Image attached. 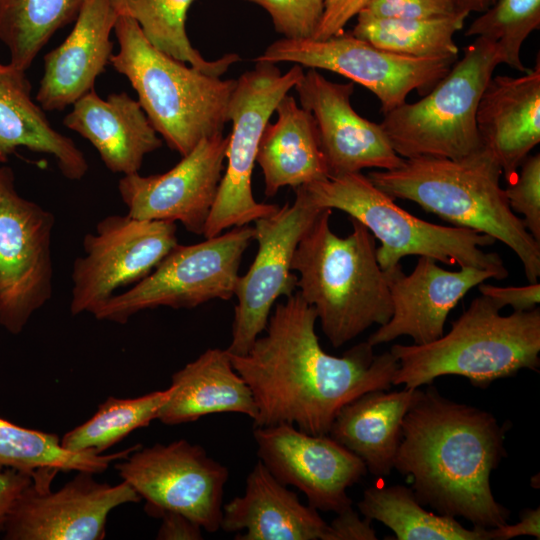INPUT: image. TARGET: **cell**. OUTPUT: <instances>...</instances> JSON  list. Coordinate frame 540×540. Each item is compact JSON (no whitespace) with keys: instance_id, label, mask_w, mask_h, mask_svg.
I'll list each match as a JSON object with an SVG mask.
<instances>
[{"instance_id":"cell-23","label":"cell","mask_w":540,"mask_h":540,"mask_svg":"<svg viewBox=\"0 0 540 540\" xmlns=\"http://www.w3.org/2000/svg\"><path fill=\"white\" fill-rule=\"evenodd\" d=\"M63 124L85 138L112 173H138L144 157L162 146L138 100L126 92L101 98L94 89L83 95Z\"/></svg>"},{"instance_id":"cell-14","label":"cell","mask_w":540,"mask_h":540,"mask_svg":"<svg viewBox=\"0 0 540 540\" xmlns=\"http://www.w3.org/2000/svg\"><path fill=\"white\" fill-rule=\"evenodd\" d=\"M174 222L109 215L83 238L72 268L70 312L93 313L116 292L149 275L178 244Z\"/></svg>"},{"instance_id":"cell-19","label":"cell","mask_w":540,"mask_h":540,"mask_svg":"<svg viewBox=\"0 0 540 540\" xmlns=\"http://www.w3.org/2000/svg\"><path fill=\"white\" fill-rule=\"evenodd\" d=\"M294 88L301 107L315 118L329 177L366 168L391 170L403 163L380 124L363 118L352 107L354 82H332L309 68Z\"/></svg>"},{"instance_id":"cell-29","label":"cell","mask_w":540,"mask_h":540,"mask_svg":"<svg viewBox=\"0 0 540 540\" xmlns=\"http://www.w3.org/2000/svg\"><path fill=\"white\" fill-rule=\"evenodd\" d=\"M357 507L365 518L391 529L397 540H491L489 529H467L454 517L426 511L403 485L369 487Z\"/></svg>"},{"instance_id":"cell-39","label":"cell","mask_w":540,"mask_h":540,"mask_svg":"<svg viewBox=\"0 0 540 540\" xmlns=\"http://www.w3.org/2000/svg\"><path fill=\"white\" fill-rule=\"evenodd\" d=\"M369 0H324V13L312 39L325 40L344 32L347 23Z\"/></svg>"},{"instance_id":"cell-3","label":"cell","mask_w":540,"mask_h":540,"mask_svg":"<svg viewBox=\"0 0 540 540\" xmlns=\"http://www.w3.org/2000/svg\"><path fill=\"white\" fill-rule=\"evenodd\" d=\"M501 175L497 159L483 145L460 159H404L399 167L370 172L368 178L392 199L413 201L454 226L501 241L517 255L529 283H535L540 276V242L511 210Z\"/></svg>"},{"instance_id":"cell-4","label":"cell","mask_w":540,"mask_h":540,"mask_svg":"<svg viewBox=\"0 0 540 540\" xmlns=\"http://www.w3.org/2000/svg\"><path fill=\"white\" fill-rule=\"evenodd\" d=\"M325 208L299 241L292 260L300 296L314 307L333 347L355 339L392 315L387 274L378 263L375 237L350 217L352 232L340 237Z\"/></svg>"},{"instance_id":"cell-5","label":"cell","mask_w":540,"mask_h":540,"mask_svg":"<svg viewBox=\"0 0 540 540\" xmlns=\"http://www.w3.org/2000/svg\"><path fill=\"white\" fill-rule=\"evenodd\" d=\"M486 296L474 298L450 331L422 345L395 344L390 353L398 362L392 385H430L441 376L467 378L478 388L540 365V309L503 316Z\"/></svg>"},{"instance_id":"cell-8","label":"cell","mask_w":540,"mask_h":540,"mask_svg":"<svg viewBox=\"0 0 540 540\" xmlns=\"http://www.w3.org/2000/svg\"><path fill=\"white\" fill-rule=\"evenodd\" d=\"M499 64L502 57L496 45L476 37L422 99L385 113L379 124L395 152L404 159H460L480 149L477 107Z\"/></svg>"},{"instance_id":"cell-42","label":"cell","mask_w":540,"mask_h":540,"mask_svg":"<svg viewBox=\"0 0 540 540\" xmlns=\"http://www.w3.org/2000/svg\"><path fill=\"white\" fill-rule=\"evenodd\" d=\"M32 481V474L10 468L0 470V531L19 496Z\"/></svg>"},{"instance_id":"cell-36","label":"cell","mask_w":540,"mask_h":540,"mask_svg":"<svg viewBox=\"0 0 540 540\" xmlns=\"http://www.w3.org/2000/svg\"><path fill=\"white\" fill-rule=\"evenodd\" d=\"M270 15L275 30L286 39L313 38L323 17L324 0H244Z\"/></svg>"},{"instance_id":"cell-26","label":"cell","mask_w":540,"mask_h":540,"mask_svg":"<svg viewBox=\"0 0 540 540\" xmlns=\"http://www.w3.org/2000/svg\"><path fill=\"white\" fill-rule=\"evenodd\" d=\"M26 71L0 63V165L20 147L51 155L61 174L81 180L88 171L83 152L55 130L43 109L31 98Z\"/></svg>"},{"instance_id":"cell-31","label":"cell","mask_w":540,"mask_h":540,"mask_svg":"<svg viewBox=\"0 0 540 540\" xmlns=\"http://www.w3.org/2000/svg\"><path fill=\"white\" fill-rule=\"evenodd\" d=\"M111 1L119 16L136 21L155 48L206 74L220 77L240 60L237 54L229 53L209 61L192 46L186 33V17L193 0Z\"/></svg>"},{"instance_id":"cell-27","label":"cell","mask_w":540,"mask_h":540,"mask_svg":"<svg viewBox=\"0 0 540 540\" xmlns=\"http://www.w3.org/2000/svg\"><path fill=\"white\" fill-rule=\"evenodd\" d=\"M418 391L404 387L366 392L339 410L328 435L358 456L369 473L388 476L402 440L404 416Z\"/></svg>"},{"instance_id":"cell-30","label":"cell","mask_w":540,"mask_h":540,"mask_svg":"<svg viewBox=\"0 0 540 540\" xmlns=\"http://www.w3.org/2000/svg\"><path fill=\"white\" fill-rule=\"evenodd\" d=\"M140 445L106 455L73 452L61 446L57 434L25 428L0 417V470L10 468L32 475L46 469L99 474Z\"/></svg>"},{"instance_id":"cell-25","label":"cell","mask_w":540,"mask_h":540,"mask_svg":"<svg viewBox=\"0 0 540 540\" xmlns=\"http://www.w3.org/2000/svg\"><path fill=\"white\" fill-rule=\"evenodd\" d=\"M171 379L172 393L157 416L165 425L193 422L213 413H240L253 421L258 415L252 391L226 349H207Z\"/></svg>"},{"instance_id":"cell-7","label":"cell","mask_w":540,"mask_h":540,"mask_svg":"<svg viewBox=\"0 0 540 540\" xmlns=\"http://www.w3.org/2000/svg\"><path fill=\"white\" fill-rule=\"evenodd\" d=\"M318 208L338 209L362 223L381 245L378 263L389 271L405 256H427L437 262L490 271L503 280L508 270L495 252L482 247L496 240L474 230L433 224L398 206L361 172L343 174L302 186Z\"/></svg>"},{"instance_id":"cell-34","label":"cell","mask_w":540,"mask_h":540,"mask_svg":"<svg viewBox=\"0 0 540 540\" xmlns=\"http://www.w3.org/2000/svg\"><path fill=\"white\" fill-rule=\"evenodd\" d=\"M172 393V386L135 398L108 397L84 423L66 432L61 446L73 452L102 454L138 428L157 419Z\"/></svg>"},{"instance_id":"cell-13","label":"cell","mask_w":540,"mask_h":540,"mask_svg":"<svg viewBox=\"0 0 540 540\" xmlns=\"http://www.w3.org/2000/svg\"><path fill=\"white\" fill-rule=\"evenodd\" d=\"M255 61L294 62L338 73L375 96L385 114L404 104L416 90L427 94L457 58L422 59L379 49L345 31L325 40L286 39L271 43Z\"/></svg>"},{"instance_id":"cell-18","label":"cell","mask_w":540,"mask_h":540,"mask_svg":"<svg viewBox=\"0 0 540 540\" xmlns=\"http://www.w3.org/2000/svg\"><path fill=\"white\" fill-rule=\"evenodd\" d=\"M229 136L201 140L170 170L161 174L123 176L118 190L130 216L180 222L203 235L224 171Z\"/></svg>"},{"instance_id":"cell-20","label":"cell","mask_w":540,"mask_h":540,"mask_svg":"<svg viewBox=\"0 0 540 540\" xmlns=\"http://www.w3.org/2000/svg\"><path fill=\"white\" fill-rule=\"evenodd\" d=\"M385 272L393 311L367 339L373 347L401 336L411 337L416 345L438 339L449 313L467 292L494 278L490 271L476 267L448 271L427 256H420L408 275L401 264Z\"/></svg>"},{"instance_id":"cell-12","label":"cell","mask_w":540,"mask_h":540,"mask_svg":"<svg viewBox=\"0 0 540 540\" xmlns=\"http://www.w3.org/2000/svg\"><path fill=\"white\" fill-rule=\"evenodd\" d=\"M114 464L122 480L146 501L148 515L158 518L162 512L173 511L208 532L220 529L229 471L200 445L185 439L141 445Z\"/></svg>"},{"instance_id":"cell-9","label":"cell","mask_w":540,"mask_h":540,"mask_svg":"<svg viewBox=\"0 0 540 540\" xmlns=\"http://www.w3.org/2000/svg\"><path fill=\"white\" fill-rule=\"evenodd\" d=\"M252 240L253 227L244 225L196 244H177L149 275L92 315L125 324L147 309H191L213 299L229 300L235 296L241 259Z\"/></svg>"},{"instance_id":"cell-28","label":"cell","mask_w":540,"mask_h":540,"mask_svg":"<svg viewBox=\"0 0 540 540\" xmlns=\"http://www.w3.org/2000/svg\"><path fill=\"white\" fill-rule=\"evenodd\" d=\"M275 111L278 118L266 125L256 156L267 197L285 186L296 189L329 178L312 113L299 107L288 94Z\"/></svg>"},{"instance_id":"cell-45","label":"cell","mask_w":540,"mask_h":540,"mask_svg":"<svg viewBox=\"0 0 540 540\" xmlns=\"http://www.w3.org/2000/svg\"><path fill=\"white\" fill-rule=\"evenodd\" d=\"M455 2L461 12L469 15L471 12H484L492 6L496 0H455Z\"/></svg>"},{"instance_id":"cell-37","label":"cell","mask_w":540,"mask_h":540,"mask_svg":"<svg viewBox=\"0 0 540 540\" xmlns=\"http://www.w3.org/2000/svg\"><path fill=\"white\" fill-rule=\"evenodd\" d=\"M511 210L523 215V224L540 242V155L527 156L521 171L504 189Z\"/></svg>"},{"instance_id":"cell-2","label":"cell","mask_w":540,"mask_h":540,"mask_svg":"<svg viewBox=\"0 0 540 540\" xmlns=\"http://www.w3.org/2000/svg\"><path fill=\"white\" fill-rule=\"evenodd\" d=\"M506 424L488 411L452 401L432 384L406 412L394 468L410 478L422 505L486 529L507 523L490 476L506 457Z\"/></svg>"},{"instance_id":"cell-6","label":"cell","mask_w":540,"mask_h":540,"mask_svg":"<svg viewBox=\"0 0 540 540\" xmlns=\"http://www.w3.org/2000/svg\"><path fill=\"white\" fill-rule=\"evenodd\" d=\"M119 51L110 58L138 95L156 132L181 157L203 139L223 133L236 80H222L155 48L133 19L119 16Z\"/></svg>"},{"instance_id":"cell-15","label":"cell","mask_w":540,"mask_h":540,"mask_svg":"<svg viewBox=\"0 0 540 540\" xmlns=\"http://www.w3.org/2000/svg\"><path fill=\"white\" fill-rule=\"evenodd\" d=\"M295 193L292 204L287 202L273 214L255 221L258 251L236 286L232 339L226 349L231 354H246L264 332L277 299L296 291L298 277L291 272L293 256L323 209L310 201L302 186Z\"/></svg>"},{"instance_id":"cell-17","label":"cell","mask_w":540,"mask_h":540,"mask_svg":"<svg viewBox=\"0 0 540 540\" xmlns=\"http://www.w3.org/2000/svg\"><path fill=\"white\" fill-rule=\"evenodd\" d=\"M260 461L282 484L302 491L318 511L352 506L347 489L366 474L364 462L329 435H312L290 424L254 427Z\"/></svg>"},{"instance_id":"cell-35","label":"cell","mask_w":540,"mask_h":540,"mask_svg":"<svg viewBox=\"0 0 540 540\" xmlns=\"http://www.w3.org/2000/svg\"><path fill=\"white\" fill-rule=\"evenodd\" d=\"M540 27V0H496L466 29L465 36L483 37L498 48L502 64L526 73L521 47Z\"/></svg>"},{"instance_id":"cell-24","label":"cell","mask_w":540,"mask_h":540,"mask_svg":"<svg viewBox=\"0 0 540 540\" xmlns=\"http://www.w3.org/2000/svg\"><path fill=\"white\" fill-rule=\"evenodd\" d=\"M220 529L237 540H328L329 524L311 505L279 482L259 460L244 493L223 505Z\"/></svg>"},{"instance_id":"cell-10","label":"cell","mask_w":540,"mask_h":540,"mask_svg":"<svg viewBox=\"0 0 540 540\" xmlns=\"http://www.w3.org/2000/svg\"><path fill=\"white\" fill-rule=\"evenodd\" d=\"M303 75V67L299 64L282 74L275 63L256 61L254 69L236 80L228 108L232 132L228 135L227 164L205 225V238L248 225L279 208L278 205L255 200L252 172L259 143L271 115Z\"/></svg>"},{"instance_id":"cell-40","label":"cell","mask_w":540,"mask_h":540,"mask_svg":"<svg viewBox=\"0 0 540 540\" xmlns=\"http://www.w3.org/2000/svg\"><path fill=\"white\" fill-rule=\"evenodd\" d=\"M481 295L488 297L501 309L511 306L514 311H528L540 302V284L530 283L521 287H499L481 283L478 285Z\"/></svg>"},{"instance_id":"cell-44","label":"cell","mask_w":540,"mask_h":540,"mask_svg":"<svg viewBox=\"0 0 540 540\" xmlns=\"http://www.w3.org/2000/svg\"><path fill=\"white\" fill-rule=\"evenodd\" d=\"M491 540H508L518 536L540 538V508L525 509L520 514V521L513 525L507 523L489 529Z\"/></svg>"},{"instance_id":"cell-22","label":"cell","mask_w":540,"mask_h":540,"mask_svg":"<svg viewBox=\"0 0 540 540\" xmlns=\"http://www.w3.org/2000/svg\"><path fill=\"white\" fill-rule=\"evenodd\" d=\"M482 144L497 159L508 183L540 142V61L522 76H492L478 103Z\"/></svg>"},{"instance_id":"cell-32","label":"cell","mask_w":540,"mask_h":540,"mask_svg":"<svg viewBox=\"0 0 540 540\" xmlns=\"http://www.w3.org/2000/svg\"><path fill=\"white\" fill-rule=\"evenodd\" d=\"M466 14L448 18L412 20L376 18L357 14L352 34L373 46L395 54L422 59L457 58L454 34Z\"/></svg>"},{"instance_id":"cell-16","label":"cell","mask_w":540,"mask_h":540,"mask_svg":"<svg viewBox=\"0 0 540 540\" xmlns=\"http://www.w3.org/2000/svg\"><path fill=\"white\" fill-rule=\"evenodd\" d=\"M57 470H39L16 501L3 527L5 540H102L111 511L141 497L126 481L101 483L88 471L77 474L57 491L51 483Z\"/></svg>"},{"instance_id":"cell-21","label":"cell","mask_w":540,"mask_h":540,"mask_svg":"<svg viewBox=\"0 0 540 540\" xmlns=\"http://www.w3.org/2000/svg\"><path fill=\"white\" fill-rule=\"evenodd\" d=\"M118 17L111 0L85 2L67 38L44 56L36 95L43 110H64L94 89L113 55L110 34Z\"/></svg>"},{"instance_id":"cell-41","label":"cell","mask_w":540,"mask_h":540,"mask_svg":"<svg viewBox=\"0 0 540 540\" xmlns=\"http://www.w3.org/2000/svg\"><path fill=\"white\" fill-rule=\"evenodd\" d=\"M328 540H376L371 520L361 519L352 506L337 513L329 524Z\"/></svg>"},{"instance_id":"cell-38","label":"cell","mask_w":540,"mask_h":540,"mask_svg":"<svg viewBox=\"0 0 540 540\" xmlns=\"http://www.w3.org/2000/svg\"><path fill=\"white\" fill-rule=\"evenodd\" d=\"M376 18L428 20L466 14L455 0H369L359 12Z\"/></svg>"},{"instance_id":"cell-1","label":"cell","mask_w":540,"mask_h":540,"mask_svg":"<svg viewBox=\"0 0 540 540\" xmlns=\"http://www.w3.org/2000/svg\"><path fill=\"white\" fill-rule=\"evenodd\" d=\"M317 313L298 292L278 303L265 334L244 355L231 354L249 385L258 415L254 427L290 424L328 435L339 410L360 395L389 390L398 362L390 351L376 355L367 341L342 356L325 352L315 332Z\"/></svg>"},{"instance_id":"cell-33","label":"cell","mask_w":540,"mask_h":540,"mask_svg":"<svg viewBox=\"0 0 540 540\" xmlns=\"http://www.w3.org/2000/svg\"><path fill=\"white\" fill-rule=\"evenodd\" d=\"M87 0H0V40L10 64L26 71L54 33L77 18Z\"/></svg>"},{"instance_id":"cell-43","label":"cell","mask_w":540,"mask_h":540,"mask_svg":"<svg viewBox=\"0 0 540 540\" xmlns=\"http://www.w3.org/2000/svg\"><path fill=\"white\" fill-rule=\"evenodd\" d=\"M162 522L156 538L159 540H200L202 527L183 514L165 511L159 517Z\"/></svg>"},{"instance_id":"cell-11","label":"cell","mask_w":540,"mask_h":540,"mask_svg":"<svg viewBox=\"0 0 540 540\" xmlns=\"http://www.w3.org/2000/svg\"><path fill=\"white\" fill-rule=\"evenodd\" d=\"M53 213L25 199L0 165V325L20 334L53 293Z\"/></svg>"}]
</instances>
